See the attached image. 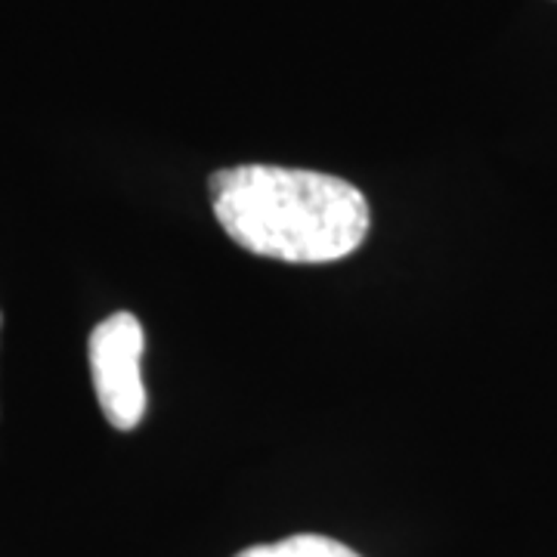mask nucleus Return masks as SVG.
I'll return each mask as SVG.
<instances>
[{"label":"nucleus","instance_id":"nucleus-1","mask_svg":"<svg viewBox=\"0 0 557 557\" xmlns=\"http://www.w3.org/2000/svg\"><path fill=\"white\" fill-rule=\"evenodd\" d=\"M214 218L258 258L332 263L369 236L372 211L354 183L276 164H239L211 177Z\"/></svg>","mask_w":557,"mask_h":557},{"label":"nucleus","instance_id":"nucleus-3","mask_svg":"<svg viewBox=\"0 0 557 557\" xmlns=\"http://www.w3.org/2000/svg\"><path fill=\"white\" fill-rule=\"evenodd\" d=\"M236 557H359L354 548H347L344 542H335L329 536H317V533H300V536H288L273 545H251Z\"/></svg>","mask_w":557,"mask_h":557},{"label":"nucleus","instance_id":"nucleus-2","mask_svg":"<svg viewBox=\"0 0 557 557\" xmlns=\"http://www.w3.org/2000/svg\"><path fill=\"white\" fill-rule=\"evenodd\" d=\"M143 350L146 335L134 313H112L102 319L87 344L102 416L119 431H134L146 416V387L139 372Z\"/></svg>","mask_w":557,"mask_h":557}]
</instances>
